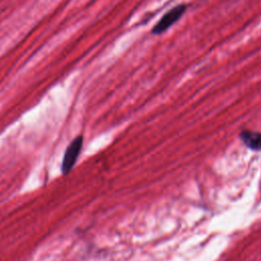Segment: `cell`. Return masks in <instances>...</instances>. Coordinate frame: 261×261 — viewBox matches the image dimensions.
<instances>
[{
  "label": "cell",
  "instance_id": "1",
  "mask_svg": "<svg viewBox=\"0 0 261 261\" xmlns=\"http://www.w3.org/2000/svg\"><path fill=\"white\" fill-rule=\"evenodd\" d=\"M187 5L179 4L170 10H168L160 19L159 21L153 27L152 34L153 35H160L166 30H168L172 24H174L186 12Z\"/></svg>",
  "mask_w": 261,
  "mask_h": 261
},
{
  "label": "cell",
  "instance_id": "2",
  "mask_svg": "<svg viewBox=\"0 0 261 261\" xmlns=\"http://www.w3.org/2000/svg\"><path fill=\"white\" fill-rule=\"evenodd\" d=\"M83 146V137L77 136L74 138L71 143L68 145V147L65 150L62 164H61V171L62 173H68L69 170L73 167V165L76 162V159L81 153Z\"/></svg>",
  "mask_w": 261,
  "mask_h": 261
},
{
  "label": "cell",
  "instance_id": "3",
  "mask_svg": "<svg viewBox=\"0 0 261 261\" xmlns=\"http://www.w3.org/2000/svg\"><path fill=\"white\" fill-rule=\"evenodd\" d=\"M243 143L253 151H261V133L250 129H244L240 133Z\"/></svg>",
  "mask_w": 261,
  "mask_h": 261
}]
</instances>
